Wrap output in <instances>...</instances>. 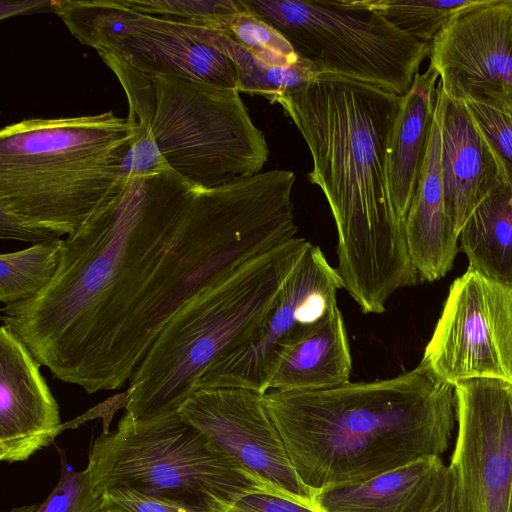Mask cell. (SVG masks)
Returning <instances> with one entry per match:
<instances>
[{
    "label": "cell",
    "mask_w": 512,
    "mask_h": 512,
    "mask_svg": "<svg viewBox=\"0 0 512 512\" xmlns=\"http://www.w3.org/2000/svg\"><path fill=\"white\" fill-rule=\"evenodd\" d=\"M278 30L315 73L358 80L403 96L430 43L388 22L368 0H238Z\"/></svg>",
    "instance_id": "cell-7"
},
{
    "label": "cell",
    "mask_w": 512,
    "mask_h": 512,
    "mask_svg": "<svg viewBox=\"0 0 512 512\" xmlns=\"http://www.w3.org/2000/svg\"><path fill=\"white\" fill-rule=\"evenodd\" d=\"M310 245L296 236L188 300L129 379L125 411L138 420L179 411L201 376L259 326Z\"/></svg>",
    "instance_id": "cell-5"
},
{
    "label": "cell",
    "mask_w": 512,
    "mask_h": 512,
    "mask_svg": "<svg viewBox=\"0 0 512 512\" xmlns=\"http://www.w3.org/2000/svg\"><path fill=\"white\" fill-rule=\"evenodd\" d=\"M301 482L313 493L366 481L448 449L455 387L425 365L383 380L263 394Z\"/></svg>",
    "instance_id": "cell-3"
},
{
    "label": "cell",
    "mask_w": 512,
    "mask_h": 512,
    "mask_svg": "<svg viewBox=\"0 0 512 512\" xmlns=\"http://www.w3.org/2000/svg\"><path fill=\"white\" fill-rule=\"evenodd\" d=\"M478 130L491 147L507 183L512 184V118L475 101H463Z\"/></svg>",
    "instance_id": "cell-29"
},
{
    "label": "cell",
    "mask_w": 512,
    "mask_h": 512,
    "mask_svg": "<svg viewBox=\"0 0 512 512\" xmlns=\"http://www.w3.org/2000/svg\"><path fill=\"white\" fill-rule=\"evenodd\" d=\"M420 363L453 386L473 379L512 385V286L468 267L451 283Z\"/></svg>",
    "instance_id": "cell-11"
},
{
    "label": "cell",
    "mask_w": 512,
    "mask_h": 512,
    "mask_svg": "<svg viewBox=\"0 0 512 512\" xmlns=\"http://www.w3.org/2000/svg\"><path fill=\"white\" fill-rule=\"evenodd\" d=\"M351 370L348 333L337 306L286 356L269 390L302 392L330 389L348 383Z\"/></svg>",
    "instance_id": "cell-20"
},
{
    "label": "cell",
    "mask_w": 512,
    "mask_h": 512,
    "mask_svg": "<svg viewBox=\"0 0 512 512\" xmlns=\"http://www.w3.org/2000/svg\"><path fill=\"white\" fill-rule=\"evenodd\" d=\"M450 474L441 457H425L366 481L314 492L318 512H435Z\"/></svg>",
    "instance_id": "cell-18"
},
{
    "label": "cell",
    "mask_w": 512,
    "mask_h": 512,
    "mask_svg": "<svg viewBox=\"0 0 512 512\" xmlns=\"http://www.w3.org/2000/svg\"><path fill=\"white\" fill-rule=\"evenodd\" d=\"M42 365L9 326L0 328V459H29L62 432L59 405Z\"/></svg>",
    "instance_id": "cell-15"
},
{
    "label": "cell",
    "mask_w": 512,
    "mask_h": 512,
    "mask_svg": "<svg viewBox=\"0 0 512 512\" xmlns=\"http://www.w3.org/2000/svg\"><path fill=\"white\" fill-rule=\"evenodd\" d=\"M441 173L446 211L458 236L477 207L507 183L464 102L446 95L441 126Z\"/></svg>",
    "instance_id": "cell-16"
},
{
    "label": "cell",
    "mask_w": 512,
    "mask_h": 512,
    "mask_svg": "<svg viewBox=\"0 0 512 512\" xmlns=\"http://www.w3.org/2000/svg\"><path fill=\"white\" fill-rule=\"evenodd\" d=\"M438 73L429 65L418 73L401 97L386 153V185L390 204L404 224L426 151L434 115Z\"/></svg>",
    "instance_id": "cell-19"
},
{
    "label": "cell",
    "mask_w": 512,
    "mask_h": 512,
    "mask_svg": "<svg viewBox=\"0 0 512 512\" xmlns=\"http://www.w3.org/2000/svg\"><path fill=\"white\" fill-rule=\"evenodd\" d=\"M429 60L447 97L512 118V0H478L458 12L431 41Z\"/></svg>",
    "instance_id": "cell-13"
},
{
    "label": "cell",
    "mask_w": 512,
    "mask_h": 512,
    "mask_svg": "<svg viewBox=\"0 0 512 512\" xmlns=\"http://www.w3.org/2000/svg\"><path fill=\"white\" fill-rule=\"evenodd\" d=\"M190 27L199 40L233 61L238 74L239 93L262 96L272 104L278 97L302 88L317 75L304 61L286 67L270 66L219 30Z\"/></svg>",
    "instance_id": "cell-23"
},
{
    "label": "cell",
    "mask_w": 512,
    "mask_h": 512,
    "mask_svg": "<svg viewBox=\"0 0 512 512\" xmlns=\"http://www.w3.org/2000/svg\"><path fill=\"white\" fill-rule=\"evenodd\" d=\"M104 510L122 512H211L183 503L148 495L129 487L113 488L102 495Z\"/></svg>",
    "instance_id": "cell-30"
},
{
    "label": "cell",
    "mask_w": 512,
    "mask_h": 512,
    "mask_svg": "<svg viewBox=\"0 0 512 512\" xmlns=\"http://www.w3.org/2000/svg\"><path fill=\"white\" fill-rule=\"evenodd\" d=\"M126 118H26L0 132V237L32 244L75 234L112 191L129 151Z\"/></svg>",
    "instance_id": "cell-4"
},
{
    "label": "cell",
    "mask_w": 512,
    "mask_h": 512,
    "mask_svg": "<svg viewBox=\"0 0 512 512\" xmlns=\"http://www.w3.org/2000/svg\"><path fill=\"white\" fill-rule=\"evenodd\" d=\"M61 460L60 478L36 512H104L101 496L96 495L85 468L76 471L68 465L65 452L58 448Z\"/></svg>",
    "instance_id": "cell-28"
},
{
    "label": "cell",
    "mask_w": 512,
    "mask_h": 512,
    "mask_svg": "<svg viewBox=\"0 0 512 512\" xmlns=\"http://www.w3.org/2000/svg\"><path fill=\"white\" fill-rule=\"evenodd\" d=\"M104 512H122V511L110 509V510H105Z\"/></svg>",
    "instance_id": "cell-36"
},
{
    "label": "cell",
    "mask_w": 512,
    "mask_h": 512,
    "mask_svg": "<svg viewBox=\"0 0 512 512\" xmlns=\"http://www.w3.org/2000/svg\"><path fill=\"white\" fill-rule=\"evenodd\" d=\"M454 387L458 432L448 466L454 512H507L512 491V385L473 379Z\"/></svg>",
    "instance_id": "cell-12"
},
{
    "label": "cell",
    "mask_w": 512,
    "mask_h": 512,
    "mask_svg": "<svg viewBox=\"0 0 512 512\" xmlns=\"http://www.w3.org/2000/svg\"><path fill=\"white\" fill-rule=\"evenodd\" d=\"M507 512H512V491H511V495H510V501H509V506H508Z\"/></svg>",
    "instance_id": "cell-35"
},
{
    "label": "cell",
    "mask_w": 512,
    "mask_h": 512,
    "mask_svg": "<svg viewBox=\"0 0 512 512\" xmlns=\"http://www.w3.org/2000/svg\"><path fill=\"white\" fill-rule=\"evenodd\" d=\"M401 97L318 74L274 100L305 140L308 180L326 197L337 230V271L364 314H381L396 290L420 282L404 224L389 201L386 153Z\"/></svg>",
    "instance_id": "cell-2"
},
{
    "label": "cell",
    "mask_w": 512,
    "mask_h": 512,
    "mask_svg": "<svg viewBox=\"0 0 512 512\" xmlns=\"http://www.w3.org/2000/svg\"><path fill=\"white\" fill-rule=\"evenodd\" d=\"M445 95L437 86L417 187L404 222L410 259L421 281H436L452 268L459 236L448 217L441 173V126Z\"/></svg>",
    "instance_id": "cell-17"
},
{
    "label": "cell",
    "mask_w": 512,
    "mask_h": 512,
    "mask_svg": "<svg viewBox=\"0 0 512 512\" xmlns=\"http://www.w3.org/2000/svg\"><path fill=\"white\" fill-rule=\"evenodd\" d=\"M86 469L98 496L129 487L211 512L250 493L274 494L179 411L145 420L125 411L115 430L94 440Z\"/></svg>",
    "instance_id": "cell-6"
},
{
    "label": "cell",
    "mask_w": 512,
    "mask_h": 512,
    "mask_svg": "<svg viewBox=\"0 0 512 512\" xmlns=\"http://www.w3.org/2000/svg\"><path fill=\"white\" fill-rule=\"evenodd\" d=\"M0 18L5 19L17 15L55 11V0H31V1H2L0 6Z\"/></svg>",
    "instance_id": "cell-32"
},
{
    "label": "cell",
    "mask_w": 512,
    "mask_h": 512,
    "mask_svg": "<svg viewBox=\"0 0 512 512\" xmlns=\"http://www.w3.org/2000/svg\"><path fill=\"white\" fill-rule=\"evenodd\" d=\"M40 504H31L16 507L10 510V512H36Z\"/></svg>",
    "instance_id": "cell-34"
},
{
    "label": "cell",
    "mask_w": 512,
    "mask_h": 512,
    "mask_svg": "<svg viewBox=\"0 0 512 512\" xmlns=\"http://www.w3.org/2000/svg\"><path fill=\"white\" fill-rule=\"evenodd\" d=\"M152 134L171 170L202 188L261 172L269 156L237 89L152 76Z\"/></svg>",
    "instance_id": "cell-8"
},
{
    "label": "cell",
    "mask_w": 512,
    "mask_h": 512,
    "mask_svg": "<svg viewBox=\"0 0 512 512\" xmlns=\"http://www.w3.org/2000/svg\"><path fill=\"white\" fill-rule=\"evenodd\" d=\"M55 14L82 44L113 52L150 76H176L237 89L233 61L191 27L138 12L121 0H55Z\"/></svg>",
    "instance_id": "cell-9"
},
{
    "label": "cell",
    "mask_w": 512,
    "mask_h": 512,
    "mask_svg": "<svg viewBox=\"0 0 512 512\" xmlns=\"http://www.w3.org/2000/svg\"><path fill=\"white\" fill-rule=\"evenodd\" d=\"M449 474H450V472H449ZM435 512H454L453 485H452L451 474H450V481H449V488H448L447 495H446L444 501L442 502V504L438 507V509Z\"/></svg>",
    "instance_id": "cell-33"
},
{
    "label": "cell",
    "mask_w": 512,
    "mask_h": 512,
    "mask_svg": "<svg viewBox=\"0 0 512 512\" xmlns=\"http://www.w3.org/2000/svg\"><path fill=\"white\" fill-rule=\"evenodd\" d=\"M469 267L512 286V184L503 183L472 213L459 234Z\"/></svg>",
    "instance_id": "cell-21"
},
{
    "label": "cell",
    "mask_w": 512,
    "mask_h": 512,
    "mask_svg": "<svg viewBox=\"0 0 512 512\" xmlns=\"http://www.w3.org/2000/svg\"><path fill=\"white\" fill-rule=\"evenodd\" d=\"M226 512H318L278 495L259 491L247 494Z\"/></svg>",
    "instance_id": "cell-31"
},
{
    "label": "cell",
    "mask_w": 512,
    "mask_h": 512,
    "mask_svg": "<svg viewBox=\"0 0 512 512\" xmlns=\"http://www.w3.org/2000/svg\"><path fill=\"white\" fill-rule=\"evenodd\" d=\"M478 0H368L371 8L414 38L431 43L458 12Z\"/></svg>",
    "instance_id": "cell-25"
},
{
    "label": "cell",
    "mask_w": 512,
    "mask_h": 512,
    "mask_svg": "<svg viewBox=\"0 0 512 512\" xmlns=\"http://www.w3.org/2000/svg\"><path fill=\"white\" fill-rule=\"evenodd\" d=\"M179 413L275 495L314 510V493L299 479L262 393L244 388L199 389L184 401Z\"/></svg>",
    "instance_id": "cell-14"
},
{
    "label": "cell",
    "mask_w": 512,
    "mask_h": 512,
    "mask_svg": "<svg viewBox=\"0 0 512 512\" xmlns=\"http://www.w3.org/2000/svg\"><path fill=\"white\" fill-rule=\"evenodd\" d=\"M138 12L173 23L219 29L221 19L238 11V0H121Z\"/></svg>",
    "instance_id": "cell-27"
},
{
    "label": "cell",
    "mask_w": 512,
    "mask_h": 512,
    "mask_svg": "<svg viewBox=\"0 0 512 512\" xmlns=\"http://www.w3.org/2000/svg\"><path fill=\"white\" fill-rule=\"evenodd\" d=\"M341 288L337 269L311 244L259 326L201 376L195 391L244 388L266 393L286 356L338 306Z\"/></svg>",
    "instance_id": "cell-10"
},
{
    "label": "cell",
    "mask_w": 512,
    "mask_h": 512,
    "mask_svg": "<svg viewBox=\"0 0 512 512\" xmlns=\"http://www.w3.org/2000/svg\"><path fill=\"white\" fill-rule=\"evenodd\" d=\"M119 80L128 100L129 151L121 175H151L171 170L152 134V76L113 52H97Z\"/></svg>",
    "instance_id": "cell-22"
},
{
    "label": "cell",
    "mask_w": 512,
    "mask_h": 512,
    "mask_svg": "<svg viewBox=\"0 0 512 512\" xmlns=\"http://www.w3.org/2000/svg\"><path fill=\"white\" fill-rule=\"evenodd\" d=\"M291 194L273 170L214 188L173 170L120 175L62 239L52 281L1 321L54 378L89 394L121 388L188 300L296 237Z\"/></svg>",
    "instance_id": "cell-1"
},
{
    "label": "cell",
    "mask_w": 512,
    "mask_h": 512,
    "mask_svg": "<svg viewBox=\"0 0 512 512\" xmlns=\"http://www.w3.org/2000/svg\"><path fill=\"white\" fill-rule=\"evenodd\" d=\"M62 239L45 241L0 256V301L13 305L37 296L54 278Z\"/></svg>",
    "instance_id": "cell-24"
},
{
    "label": "cell",
    "mask_w": 512,
    "mask_h": 512,
    "mask_svg": "<svg viewBox=\"0 0 512 512\" xmlns=\"http://www.w3.org/2000/svg\"><path fill=\"white\" fill-rule=\"evenodd\" d=\"M217 30L245 47L267 65L286 67L302 62L278 30L243 7L225 15Z\"/></svg>",
    "instance_id": "cell-26"
}]
</instances>
